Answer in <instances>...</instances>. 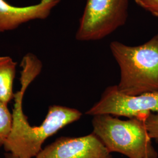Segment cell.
I'll return each mask as SVG.
<instances>
[{
    "label": "cell",
    "instance_id": "cell-1",
    "mask_svg": "<svg viewBox=\"0 0 158 158\" xmlns=\"http://www.w3.org/2000/svg\"><path fill=\"white\" fill-rule=\"evenodd\" d=\"M21 76V90L14 95L12 127L4 148L6 152L23 158H35L42 151L46 140L66 125L79 120L82 113L77 109L53 105L42 125L32 127L23 110V97L30 85L42 71V63L33 54L23 57Z\"/></svg>",
    "mask_w": 158,
    "mask_h": 158
},
{
    "label": "cell",
    "instance_id": "cell-2",
    "mask_svg": "<svg viewBox=\"0 0 158 158\" xmlns=\"http://www.w3.org/2000/svg\"><path fill=\"white\" fill-rule=\"evenodd\" d=\"M110 48L120 69V81L116 85L120 93L138 96L158 92V33L141 45L113 41Z\"/></svg>",
    "mask_w": 158,
    "mask_h": 158
},
{
    "label": "cell",
    "instance_id": "cell-3",
    "mask_svg": "<svg viewBox=\"0 0 158 158\" xmlns=\"http://www.w3.org/2000/svg\"><path fill=\"white\" fill-rule=\"evenodd\" d=\"M94 133L110 152L129 158H157L145 121L132 118L121 120L110 114L93 116Z\"/></svg>",
    "mask_w": 158,
    "mask_h": 158
},
{
    "label": "cell",
    "instance_id": "cell-4",
    "mask_svg": "<svg viewBox=\"0 0 158 158\" xmlns=\"http://www.w3.org/2000/svg\"><path fill=\"white\" fill-rule=\"evenodd\" d=\"M130 0H87L80 19L76 39L101 40L124 26L128 19Z\"/></svg>",
    "mask_w": 158,
    "mask_h": 158
},
{
    "label": "cell",
    "instance_id": "cell-5",
    "mask_svg": "<svg viewBox=\"0 0 158 158\" xmlns=\"http://www.w3.org/2000/svg\"><path fill=\"white\" fill-rule=\"evenodd\" d=\"M151 113L158 114V92L127 96L120 93L116 85H111L104 90L100 100L85 114H110L145 121Z\"/></svg>",
    "mask_w": 158,
    "mask_h": 158
},
{
    "label": "cell",
    "instance_id": "cell-6",
    "mask_svg": "<svg viewBox=\"0 0 158 158\" xmlns=\"http://www.w3.org/2000/svg\"><path fill=\"white\" fill-rule=\"evenodd\" d=\"M35 158H113L94 134L77 138L62 136L42 149Z\"/></svg>",
    "mask_w": 158,
    "mask_h": 158
},
{
    "label": "cell",
    "instance_id": "cell-7",
    "mask_svg": "<svg viewBox=\"0 0 158 158\" xmlns=\"http://www.w3.org/2000/svg\"><path fill=\"white\" fill-rule=\"evenodd\" d=\"M60 1L40 0L32 6H17L0 0V33L15 29L33 20L45 19Z\"/></svg>",
    "mask_w": 158,
    "mask_h": 158
},
{
    "label": "cell",
    "instance_id": "cell-8",
    "mask_svg": "<svg viewBox=\"0 0 158 158\" xmlns=\"http://www.w3.org/2000/svg\"><path fill=\"white\" fill-rule=\"evenodd\" d=\"M17 63L9 56H0V101L7 105L14 98L13 82Z\"/></svg>",
    "mask_w": 158,
    "mask_h": 158
},
{
    "label": "cell",
    "instance_id": "cell-9",
    "mask_svg": "<svg viewBox=\"0 0 158 158\" xmlns=\"http://www.w3.org/2000/svg\"><path fill=\"white\" fill-rule=\"evenodd\" d=\"M12 127V115L7 105L0 101V147L4 146L10 135Z\"/></svg>",
    "mask_w": 158,
    "mask_h": 158
},
{
    "label": "cell",
    "instance_id": "cell-10",
    "mask_svg": "<svg viewBox=\"0 0 158 158\" xmlns=\"http://www.w3.org/2000/svg\"><path fill=\"white\" fill-rule=\"evenodd\" d=\"M145 124L151 138L158 143V114L151 113L145 119Z\"/></svg>",
    "mask_w": 158,
    "mask_h": 158
},
{
    "label": "cell",
    "instance_id": "cell-11",
    "mask_svg": "<svg viewBox=\"0 0 158 158\" xmlns=\"http://www.w3.org/2000/svg\"><path fill=\"white\" fill-rule=\"evenodd\" d=\"M138 6L158 17V0H134Z\"/></svg>",
    "mask_w": 158,
    "mask_h": 158
},
{
    "label": "cell",
    "instance_id": "cell-12",
    "mask_svg": "<svg viewBox=\"0 0 158 158\" xmlns=\"http://www.w3.org/2000/svg\"><path fill=\"white\" fill-rule=\"evenodd\" d=\"M5 157L6 158H23V157H19L16 156L14 154H12L11 153L7 152L6 153L5 155Z\"/></svg>",
    "mask_w": 158,
    "mask_h": 158
}]
</instances>
